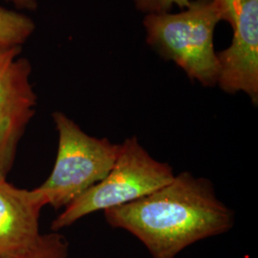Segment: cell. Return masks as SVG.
Masks as SVG:
<instances>
[{"instance_id": "obj_1", "label": "cell", "mask_w": 258, "mask_h": 258, "mask_svg": "<svg viewBox=\"0 0 258 258\" xmlns=\"http://www.w3.org/2000/svg\"><path fill=\"white\" fill-rule=\"evenodd\" d=\"M103 212L110 227L134 235L152 258H175L234 225V213L217 197L212 182L187 171L152 194Z\"/></svg>"}, {"instance_id": "obj_2", "label": "cell", "mask_w": 258, "mask_h": 258, "mask_svg": "<svg viewBox=\"0 0 258 258\" xmlns=\"http://www.w3.org/2000/svg\"><path fill=\"white\" fill-rule=\"evenodd\" d=\"M222 21L214 0H191L179 13L146 15V40L162 58L174 62L192 82L217 84L218 62L214 32Z\"/></svg>"}, {"instance_id": "obj_3", "label": "cell", "mask_w": 258, "mask_h": 258, "mask_svg": "<svg viewBox=\"0 0 258 258\" xmlns=\"http://www.w3.org/2000/svg\"><path fill=\"white\" fill-rule=\"evenodd\" d=\"M174 176L172 167L151 156L137 137L125 139L108 174L65 207L51 229L59 231L93 212L132 203L170 183Z\"/></svg>"}, {"instance_id": "obj_4", "label": "cell", "mask_w": 258, "mask_h": 258, "mask_svg": "<svg viewBox=\"0 0 258 258\" xmlns=\"http://www.w3.org/2000/svg\"><path fill=\"white\" fill-rule=\"evenodd\" d=\"M52 117L58 133L57 153L51 174L37 189L47 205L59 210L108 174L120 145L88 135L62 112Z\"/></svg>"}, {"instance_id": "obj_5", "label": "cell", "mask_w": 258, "mask_h": 258, "mask_svg": "<svg viewBox=\"0 0 258 258\" xmlns=\"http://www.w3.org/2000/svg\"><path fill=\"white\" fill-rule=\"evenodd\" d=\"M21 52L22 47L0 46V175L4 177L13 167L37 104L30 81L32 65Z\"/></svg>"}, {"instance_id": "obj_6", "label": "cell", "mask_w": 258, "mask_h": 258, "mask_svg": "<svg viewBox=\"0 0 258 258\" xmlns=\"http://www.w3.org/2000/svg\"><path fill=\"white\" fill-rule=\"evenodd\" d=\"M231 44L217 52V86L228 94L244 93L258 103V0H246L232 28Z\"/></svg>"}, {"instance_id": "obj_7", "label": "cell", "mask_w": 258, "mask_h": 258, "mask_svg": "<svg viewBox=\"0 0 258 258\" xmlns=\"http://www.w3.org/2000/svg\"><path fill=\"white\" fill-rule=\"evenodd\" d=\"M47 203L37 188L28 190L0 175V258L19 256L41 238L40 212Z\"/></svg>"}, {"instance_id": "obj_8", "label": "cell", "mask_w": 258, "mask_h": 258, "mask_svg": "<svg viewBox=\"0 0 258 258\" xmlns=\"http://www.w3.org/2000/svg\"><path fill=\"white\" fill-rule=\"evenodd\" d=\"M36 30L34 20L0 6V46L22 47Z\"/></svg>"}, {"instance_id": "obj_9", "label": "cell", "mask_w": 258, "mask_h": 258, "mask_svg": "<svg viewBox=\"0 0 258 258\" xmlns=\"http://www.w3.org/2000/svg\"><path fill=\"white\" fill-rule=\"evenodd\" d=\"M69 244L64 236L56 231L42 234L35 248L14 258H67Z\"/></svg>"}, {"instance_id": "obj_10", "label": "cell", "mask_w": 258, "mask_h": 258, "mask_svg": "<svg viewBox=\"0 0 258 258\" xmlns=\"http://www.w3.org/2000/svg\"><path fill=\"white\" fill-rule=\"evenodd\" d=\"M135 8L145 15L170 13L174 6L182 10L189 6L191 0H132Z\"/></svg>"}, {"instance_id": "obj_11", "label": "cell", "mask_w": 258, "mask_h": 258, "mask_svg": "<svg viewBox=\"0 0 258 258\" xmlns=\"http://www.w3.org/2000/svg\"><path fill=\"white\" fill-rule=\"evenodd\" d=\"M246 0H214L221 14L222 21L227 22L231 29L234 27L240 10Z\"/></svg>"}, {"instance_id": "obj_12", "label": "cell", "mask_w": 258, "mask_h": 258, "mask_svg": "<svg viewBox=\"0 0 258 258\" xmlns=\"http://www.w3.org/2000/svg\"><path fill=\"white\" fill-rule=\"evenodd\" d=\"M18 9L25 11H36L37 9V0H6Z\"/></svg>"}]
</instances>
